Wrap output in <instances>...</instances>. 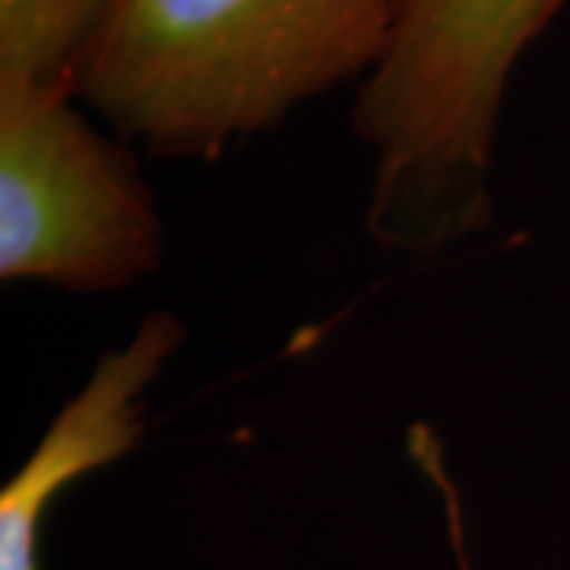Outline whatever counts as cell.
<instances>
[{
	"instance_id": "7a4b0ae2",
	"label": "cell",
	"mask_w": 570,
	"mask_h": 570,
	"mask_svg": "<svg viewBox=\"0 0 570 570\" xmlns=\"http://www.w3.org/2000/svg\"><path fill=\"white\" fill-rule=\"evenodd\" d=\"M568 0H403L358 82L352 130L374 156L367 235L438 254L494 219L491 165L510 77Z\"/></svg>"
},
{
	"instance_id": "6da1fadb",
	"label": "cell",
	"mask_w": 570,
	"mask_h": 570,
	"mask_svg": "<svg viewBox=\"0 0 570 570\" xmlns=\"http://www.w3.org/2000/svg\"><path fill=\"white\" fill-rule=\"evenodd\" d=\"M403 0H108L73 99L153 159L213 163L367 80Z\"/></svg>"
},
{
	"instance_id": "8992f818",
	"label": "cell",
	"mask_w": 570,
	"mask_h": 570,
	"mask_svg": "<svg viewBox=\"0 0 570 570\" xmlns=\"http://www.w3.org/2000/svg\"><path fill=\"white\" fill-rule=\"evenodd\" d=\"M434 491L441 494L444 501V513H448V530H450V542H453V551L460 558V570H472L466 558V527H463V504H460V491H456V482L453 479H441Z\"/></svg>"
},
{
	"instance_id": "277c9868",
	"label": "cell",
	"mask_w": 570,
	"mask_h": 570,
	"mask_svg": "<svg viewBox=\"0 0 570 570\" xmlns=\"http://www.w3.org/2000/svg\"><path fill=\"white\" fill-rule=\"evenodd\" d=\"M184 346V324L153 311L118 348H108L45 428L36 450L0 489V570H41V532L51 508L82 475L115 466L140 444L146 393Z\"/></svg>"
},
{
	"instance_id": "5b68a950",
	"label": "cell",
	"mask_w": 570,
	"mask_h": 570,
	"mask_svg": "<svg viewBox=\"0 0 570 570\" xmlns=\"http://www.w3.org/2000/svg\"><path fill=\"white\" fill-rule=\"evenodd\" d=\"M108 0H0V80L73 92L82 51Z\"/></svg>"
},
{
	"instance_id": "3957f363",
	"label": "cell",
	"mask_w": 570,
	"mask_h": 570,
	"mask_svg": "<svg viewBox=\"0 0 570 570\" xmlns=\"http://www.w3.org/2000/svg\"><path fill=\"white\" fill-rule=\"evenodd\" d=\"M163 264L137 156L61 86L0 80V279L118 292Z\"/></svg>"
}]
</instances>
